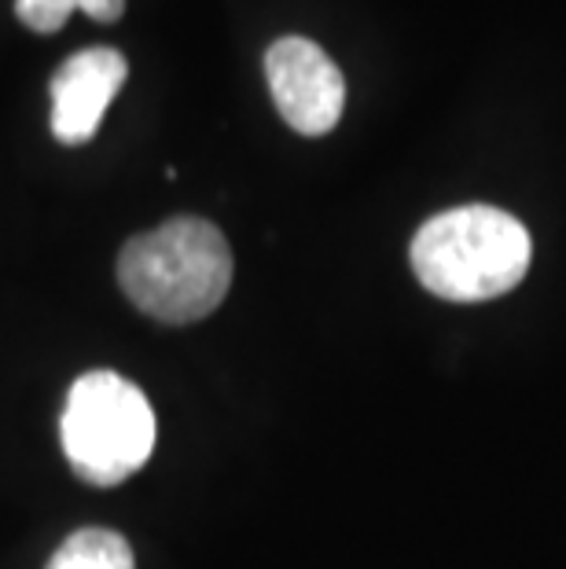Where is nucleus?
<instances>
[{"label":"nucleus","instance_id":"nucleus-1","mask_svg":"<svg viewBox=\"0 0 566 569\" xmlns=\"http://www.w3.org/2000/svg\"><path fill=\"white\" fill-rule=\"evenodd\" d=\"M118 283L148 317L196 323L210 317L232 287V250L218 224L202 217H173L122 247Z\"/></svg>","mask_w":566,"mask_h":569},{"label":"nucleus","instance_id":"nucleus-2","mask_svg":"<svg viewBox=\"0 0 566 569\" xmlns=\"http://www.w3.org/2000/svg\"><path fill=\"white\" fill-rule=\"evenodd\" d=\"M416 280L445 301H489L508 295L529 269L534 243L523 221L497 206H456L413 239Z\"/></svg>","mask_w":566,"mask_h":569},{"label":"nucleus","instance_id":"nucleus-3","mask_svg":"<svg viewBox=\"0 0 566 569\" xmlns=\"http://www.w3.org/2000/svg\"><path fill=\"white\" fill-rule=\"evenodd\" d=\"M70 470L89 486H118L151 459L155 411L148 393L118 371H86L59 419Z\"/></svg>","mask_w":566,"mask_h":569},{"label":"nucleus","instance_id":"nucleus-4","mask_svg":"<svg viewBox=\"0 0 566 569\" xmlns=\"http://www.w3.org/2000/svg\"><path fill=\"white\" fill-rule=\"evenodd\" d=\"M265 78H269L276 111L295 132L324 137L339 126L346 81L320 44L309 38H280L265 52Z\"/></svg>","mask_w":566,"mask_h":569},{"label":"nucleus","instance_id":"nucleus-5","mask_svg":"<svg viewBox=\"0 0 566 569\" xmlns=\"http://www.w3.org/2000/svg\"><path fill=\"white\" fill-rule=\"evenodd\" d=\"M129 78V63L118 48H86L75 52L67 63H59L52 74V137L67 148H81L89 143L107 107L122 92Z\"/></svg>","mask_w":566,"mask_h":569},{"label":"nucleus","instance_id":"nucleus-6","mask_svg":"<svg viewBox=\"0 0 566 569\" xmlns=\"http://www.w3.org/2000/svg\"><path fill=\"white\" fill-rule=\"evenodd\" d=\"M44 569H137V559L122 532L89 526L70 532Z\"/></svg>","mask_w":566,"mask_h":569},{"label":"nucleus","instance_id":"nucleus-7","mask_svg":"<svg viewBox=\"0 0 566 569\" xmlns=\"http://www.w3.org/2000/svg\"><path fill=\"white\" fill-rule=\"evenodd\" d=\"M70 11H86L96 22H118L126 0H16V16L33 33H56L70 19Z\"/></svg>","mask_w":566,"mask_h":569}]
</instances>
